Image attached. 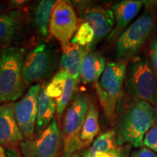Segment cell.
Masks as SVG:
<instances>
[{"label":"cell","instance_id":"cell-1","mask_svg":"<svg viewBox=\"0 0 157 157\" xmlns=\"http://www.w3.org/2000/svg\"><path fill=\"white\" fill-rule=\"evenodd\" d=\"M156 121V107L123 93L116 112L117 143L141 148L145 135Z\"/></svg>","mask_w":157,"mask_h":157},{"label":"cell","instance_id":"cell-2","mask_svg":"<svg viewBox=\"0 0 157 157\" xmlns=\"http://www.w3.org/2000/svg\"><path fill=\"white\" fill-rule=\"evenodd\" d=\"M24 50L7 47L0 50V103H12L23 95L25 84L23 78Z\"/></svg>","mask_w":157,"mask_h":157},{"label":"cell","instance_id":"cell-3","mask_svg":"<svg viewBox=\"0 0 157 157\" xmlns=\"http://www.w3.org/2000/svg\"><path fill=\"white\" fill-rule=\"evenodd\" d=\"M126 71V63H109L99 80L95 83L98 101L104 115L112 126L115 125L117 105L124 93Z\"/></svg>","mask_w":157,"mask_h":157},{"label":"cell","instance_id":"cell-4","mask_svg":"<svg viewBox=\"0 0 157 157\" xmlns=\"http://www.w3.org/2000/svg\"><path fill=\"white\" fill-rule=\"evenodd\" d=\"M124 93L157 108V76L148 60L136 59L127 66Z\"/></svg>","mask_w":157,"mask_h":157},{"label":"cell","instance_id":"cell-5","mask_svg":"<svg viewBox=\"0 0 157 157\" xmlns=\"http://www.w3.org/2000/svg\"><path fill=\"white\" fill-rule=\"evenodd\" d=\"M155 29L152 11L146 10L119 35L116 44V55L119 61L126 63L141 50Z\"/></svg>","mask_w":157,"mask_h":157},{"label":"cell","instance_id":"cell-6","mask_svg":"<svg viewBox=\"0 0 157 157\" xmlns=\"http://www.w3.org/2000/svg\"><path fill=\"white\" fill-rule=\"evenodd\" d=\"M89 105L87 96L78 95L66 111L63 125V157H71L82 148L80 134Z\"/></svg>","mask_w":157,"mask_h":157},{"label":"cell","instance_id":"cell-7","mask_svg":"<svg viewBox=\"0 0 157 157\" xmlns=\"http://www.w3.org/2000/svg\"><path fill=\"white\" fill-rule=\"evenodd\" d=\"M56 55L48 45L36 47L26 55L23 63V78L25 86L49 77L54 72Z\"/></svg>","mask_w":157,"mask_h":157},{"label":"cell","instance_id":"cell-8","mask_svg":"<svg viewBox=\"0 0 157 157\" xmlns=\"http://www.w3.org/2000/svg\"><path fill=\"white\" fill-rule=\"evenodd\" d=\"M60 146V133L56 119L34 139L20 144L22 157H58Z\"/></svg>","mask_w":157,"mask_h":157},{"label":"cell","instance_id":"cell-9","mask_svg":"<svg viewBox=\"0 0 157 157\" xmlns=\"http://www.w3.org/2000/svg\"><path fill=\"white\" fill-rule=\"evenodd\" d=\"M78 29V19L73 6L68 1H58L51 15L50 34L64 48L70 43Z\"/></svg>","mask_w":157,"mask_h":157},{"label":"cell","instance_id":"cell-10","mask_svg":"<svg viewBox=\"0 0 157 157\" xmlns=\"http://www.w3.org/2000/svg\"><path fill=\"white\" fill-rule=\"evenodd\" d=\"M42 86H31L21 101L14 103V114L17 124L25 140L33 139L36 129L38 98Z\"/></svg>","mask_w":157,"mask_h":157},{"label":"cell","instance_id":"cell-11","mask_svg":"<svg viewBox=\"0 0 157 157\" xmlns=\"http://www.w3.org/2000/svg\"><path fill=\"white\" fill-rule=\"evenodd\" d=\"M84 22L87 23L95 33L93 48L102 39L109 36L114 28L115 21L111 9L101 5H93L84 7L82 13Z\"/></svg>","mask_w":157,"mask_h":157},{"label":"cell","instance_id":"cell-12","mask_svg":"<svg viewBox=\"0 0 157 157\" xmlns=\"http://www.w3.org/2000/svg\"><path fill=\"white\" fill-rule=\"evenodd\" d=\"M78 85V81L60 70L46 85L48 95L54 99L57 105V114L62 117Z\"/></svg>","mask_w":157,"mask_h":157},{"label":"cell","instance_id":"cell-13","mask_svg":"<svg viewBox=\"0 0 157 157\" xmlns=\"http://www.w3.org/2000/svg\"><path fill=\"white\" fill-rule=\"evenodd\" d=\"M25 140L14 114V103L0 105V146L13 147Z\"/></svg>","mask_w":157,"mask_h":157},{"label":"cell","instance_id":"cell-14","mask_svg":"<svg viewBox=\"0 0 157 157\" xmlns=\"http://www.w3.org/2000/svg\"><path fill=\"white\" fill-rule=\"evenodd\" d=\"M143 2L139 0H124L113 5L112 10L114 16L115 28L109 39L119 36L129 24L133 18L138 14L142 8Z\"/></svg>","mask_w":157,"mask_h":157},{"label":"cell","instance_id":"cell-15","mask_svg":"<svg viewBox=\"0 0 157 157\" xmlns=\"http://www.w3.org/2000/svg\"><path fill=\"white\" fill-rule=\"evenodd\" d=\"M105 58L98 52L87 50L83 57L80 70V79L83 83H96L105 68Z\"/></svg>","mask_w":157,"mask_h":157},{"label":"cell","instance_id":"cell-16","mask_svg":"<svg viewBox=\"0 0 157 157\" xmlns=\"http://www.w3.org/2000/svg\"><path fill=\"white\" fill-rule=\"evenodd\" d=\"M62 49L60 70H63L71 77L78 82L82 59L87 50L81 45L71 42L68 43Z\"/></svg>","mask_w":157,"mask_h":157},{"label":"cell","instance_id":"cell-17","mask_svg":"<svg viewBox=\"0 0 157 157\" xmlns=\"http://www.w3.org/2000/svg\"><path fill=\"white\" fill-rule=\"evenodd\" d=\"M23 14L21 10H12L0 15V48H5L14 40L21 26Z\"/></svg>","mask_w":157,"mask_h":157},{"label":"cell","instance_id":"cell-18","mask_svg":"<svg viewBox=\"0 0 157 157\" xmlns=\"http://www.w3.org/2000/svg\"><path fill=\"white\" fill-rule=\"evenodd\" d=\"M56 113V101L48 95L46 85L42 86L38 98V112L36 123V131L38 135L53 121Z\"/></svg>","mask_w":157,"mask_h":157},{"label":"cell","instance_id":"cell-19","mask_svg":"<svg viewBox=\"0 0 157 157\" xmlns=\"http://www.w3.org/2000/svg\"><path fill=\"white\" fill-rule=\"evenodd\" d=\"M100 131L99 112L95 103H90L87 115L82 126L80 141L82 148H85L93 142Z\"/></svg>","mask_w":157,"mask_h":157},{"label":"cell","instance_id":"cell-20","mask_svg":"<svg viewBox=\"0 0 157 157\" xmlns=\"http://www.w3.org/2000/svg\"><path fill=\"white\" fill-rule=\"evenodd\" d=\"M57 2L58 1L56 0H42L37 5L35 10L34 22L37 30L42 36H48L51 15Z\"/></svg>","mask_w":157,"mask_h":157},{"label":"cell","instance_id":"cell-21","mask_svg":"<svg viewBox=\"0 0 157 157\" xmlns=\"http://www.w3.org/2000/svg\"><path fill=\"white\" fill-rule=\"evenodd\" d=\"M118 149L115 131L109 130L103 133L94 141L91 148L84 152V157H95L98 154L112 151Z\"/></svg>","mask_w":157,"mask_h":157},{"label":"cell","instance_id":"cell-22","mask_svg":"<svg viewBox=\"0 0 157 157\" xmlns=\"http://www.w3.org/2000/svg\"><path fill=\"white\" fill-rule=\"evenodd\" d=\"M94 39L95 33L93 29L87 23L82 22L79 26H78L77 30L70 42L81 45L89 51L92 50Z\"/></svg>","mask_w":157,"mask_h":157},{"label":"cell","instance_id":"cell-23","mask_svg":"<svg viewBox=\"0 0 157 157\" xmlns=\"http://www.w3.org/2000/svg\"><path fill=\"white\" fill-rule=\"evenodd\" d=\"M143 146L157 154V121L145 135Z\"/></svg>","mask_w":157,"mask_h":157},{"label":"cell","instance_id":"cell-24","mask_svg":"<svg viewBox=\"0 0 157 157\" xmlns=\"http://www.w3.org/2000/svg\"><path fill=\"white\" fill-rule=\"evenodd\" d=\"M149 63L157 76V36L152 39L148 46Z\"/></svg>","mask_w":157,"mask_h":157},{"label":"cell","instance_id":"cell-25","mask_svg":"<svg viewBox=\"0 0 157 157\" xmlns=\"http://www.w3.org/2000/svg\"><path fill=\"white\" fill-rule=\"evenodd\" d=\"M131 157H157V154L146 147H141L133 151Z\"/></svg>","mask_w":157,"mask_h":157},{"label":"cell","instance_id":"cell-26","mask_svg":"<svg viewBox=\"0 0 157 157\" xmlns=\"http://www.w3.org/2000/svg\"><path fill=\"white\" fill-rule=\"evenodd\" d=\"M6 153L9 157H21L19 152L14 147H7V148L6 149Z\"/></svg>","mask_w":157,"mask_h":157},{"label":"cell","instance_id":"cell-27","mask_svg":"<svg viewBox=\"0 0 157 157\" xmlns=\"http://www.w3.org/2000/svg\"><path fill=\"white\" fill-rule=\"evenodd\" d=\"M27 2H28L27 1H23V0H14V1L10 2V4L13 8H20L23 5H25Z\"/></svg>","mask_w":157,"mask_h":157},{"label":"cell","instance_id":"cell-28","mask_svg":"<svg viewBox=\"0 0 157 157\" xmlns=\"http://www.w3.org/2000/svg\"><path fill=\"white\" fill-rule=\"evenodd\" d=\"M0 157H9L6 153V151L1 146H0Z\"/></svg>","mask_w":157,"mask_h":157},{"label":"cell","instance_id":"cell-29","mask_svg":"<svg viewBox=\"0 0 157 157\" xmlns=\"http://www.w3.org/2000/svg\"><path fill=\"white\" fill-rule=\"evenodd\" d=\"M5 6L3 4H0V15L2 14H3V12L5 10Z\"/></svg>","mask_w":157,"mask_h":157},{"label":"cell","instance_id":"cell-30","mask_svg":"<svg viewBox=\"0 0 157 157\" xmlns=\"http://www.w3.org/2000/svg\"><path fill=\"white\" fill-rule=\"evenodd\" d=\"M71 157H82V156H80V155L78 154H74Z\"/></svg>","mask_w":157,"mask_h":157}]
</instances>
